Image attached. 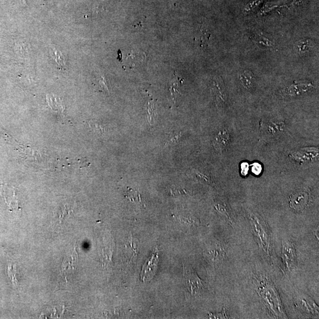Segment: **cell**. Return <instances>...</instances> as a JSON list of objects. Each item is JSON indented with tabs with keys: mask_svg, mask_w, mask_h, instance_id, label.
Returning <instances> with one entry per match:
<instances>
[{
	"mask_svg": "<svg viewBox=\"0 0 319 319\" xmlns=\"http://www.w3.org/2000/svg\"><path fill=\"white\" fill-rule=\"evenodd\" d=\"M259 294L268 309L276 318H287V315L282 303L281 299L272 283L265 277L258 280Z\"/></svg>",
	"mask_w": 319,
	"mask_h": 319,
	"instance_id": "cell-1",
	"label": "cell"
},
{
	"mask_svg": "<svg viewBox=\"0 0 319 319\" xmlns=\"http://www.w3.org/2000/svg\"><path fill=\"white\" fill-rule=\"evenodd\" d=\"M252 229L257 237L262 250L269 258H272V247L270 233L263 218L258 213L249 211L248 213Z\"/></svg>",
	"mask_w": 319,
	"mask_h": 319,
	"instance_id": "cell-2",
	"label": "cell"
},
{
	"mask_svg": "<svg viewBox=\"0 0 319 319\" xmlns=\"http://www.w3.org/2000/svg\"><path fill=\"white\" fill-rule=\"evenodd\" d=\"M184 286L191 296H198L205 289L204 283L189 264L183 263Z\"/></svg>",
	"mask_w": 319,
	"mask_h": 319,
	"instance_id": "cell-3",
	"label": "cell"
},
{
	"mask_svg": "<svg viewBox=\"0 0 319 319\" xmlns=\"http://www.w3.org/2000/svg\"><path fill=\"white\" fill-rule=\"evenodd\" d=\"M296 306L303 313L310 315L318 314V307L314 301L304 294H297L294 297Z\"/></svg>",
	"mask_w": 319,
	"mask_h": 319,
	"instance_id": "cell-4",
	"label": "cell"
},
{
	"mask_svg": "<svg viewBox=\"0 0 319 319\" xmlns=\"http://www.w3.org/2000/svg\"><path fill=\"white\" fill-rule=\"evenodd\" d=\"M158 263V250H156L149 258L141 272V278L144 282L150 281L155 274Z\"/></svg>",
	"mask_w": 319,
	"mask_h": 319,
	"instance_id": "cell-5",
	"label": "cell"
},
{
	"mask_svg": "<svg viewBox=\"0 0 319 319\" xmlns=\"http://www.w3.org/2000/svg\"><path fill=\"white\" fill-rule=\"evenodd\" d=\"M296 250L294 245L289 241H285L283 245V258L284 263L288 270H292L296 264Z\"/></svg>",
	"mask_w": 319,
	"mask_h": 319,
	"instance_id": "cell-6",
	"label": "cell"
},
{
	"mask_svg": "<svg viewBox=\"0 0 319 319\" xmlns=\"http://www.w3.org/2000/svg\"><path fill=\"white\" fill-rule=\"evenodd\" d=\"M212 90L219 106H222L226 104L228 101L225 85L222 78L216 76L213 80Z\"/></svg>",
	"mask_w": 319,
	"mask_h": 319,
	"instance_id": "cell-7",
	"label": "cell"
},
{
	"mask_svg": "<svg viewBox=\"0 0 319 319\" xmlns=\"http://www.w3.org/2000/svg\"><path fill=\"white\" fill-rule=\"evenodd\" d=\"M225 251L218 244H212L207 247L204 251L206 258L212 264L217 265L221 262L225 257Z\"/></svg>",
	"mask_w": 319,
	"mask_h": 319,
	"instance_id": "cell-8",
	"label": "cell"
},
{
	"mask_svg": "<svg viewBox=\"0 0 319 319\" xmlns=\"http://www.w3.org/2000/svg\"><path fill=\"white\" fill-rule=\"evenodd\" d=\"M313 88L311 83L296 84L290 85L283 90V94L288 97H295L306 93Z\"/></svg>",
	"mask_w": 319,
	"mask_h": 319,
	"instance_id": "cell-9",
	"label": "cell"
},
{
	"mask_svg": "<svg viewBox=\"0 0 319 319\" xmlns=\"http://www.w3.org/2000/svg\"><path fill=\"white\" fill-rule=\"evenodd\" d=\"M309 196L305 191H300L294 194L290 201V205L296 211H301L307 207Z\"/></svg>",
	"mask_w": 319,
	"mask_h": 319,
	"instance_id": "cell-10",
	"label": "cell"
},
{
	"mask_svg": "<svg viewBox=\"0 0 319 319\" xmlns=\"http://www.w3.org/2000/svg\"><path fill=\"white\" fill-rule=\"evenodd\" d=\"M46 99H47L49 108L52 109V111L56 113L60 118H65V108L60 99L54 97V96L52 97V96L48 95H46Z\"/></svg>",
	"mask_w": 319,
	"mask_h": 319,
	"instance_id": "cell-11",
	"label": "cell"
},
{
	"mask_svg": "<svg viewBox=\"0 0 319 319\" xmlns=\"http://www.w3.org/2000/svg\"><path fill=\"white\" fill-rule=\"evenodd\" d=\"M318 154V150L314 148H304L300 150L293 154V157L297 161L301 162L311 161L312 160L316 158Z\"/></svg>",
	"mask_w": 319,
	"mask_h": 319,
	"instance_id": "cell-12",
	"label": "cell"
},
{
	"mask_svg": "<svg viewBox=\"0 0 319 319\" xmlns=\"http://www.w3.org/2000/svg\"><path fill=\"white\" fill-rule=\"evenodd\" d=\"M211 35L207 27L205 26L204 23H202L195 32V41L201 47H204L205 45H208Z\"/></svg>",
	"mask_w": 319,
	"mask_h": 319,
	"instance_id": "cell-13",
	"label": "cell"
},
{
	"mask_svg": "<svg viewBox=\"0 0 319 319\" xmlns=\"http://www.w3.org/2000/svg\"><path fill=\"white\" fill-rule=\"evenodd\" d=\"M3 196L5 198L7 204L9 207L12 209L19 208L18 205L17 198L16 196V191L14 189H11L8 186L3 187Z\"/></svg>",
	"mask_w": 319,
	"mask_h": 319,
	"instance_id": "cell-14",
	"label": "cell"
},
{
	"mask_svg": "<svg viewBox=\"0 0 319 319\" xmlns=\"http://www.w3.org/2000/svg\"><path fill=\"white\" fill-rule=\"evenodd\" d=\"M252 39H253V41L254 42L255 44L262 46V47L270 48L274 47L275 46L274 43L268 37L265 36V34L257 30H255L254 32Z\"/></svg>",
	"mask_w": 319,
	"mask_h": 319,
	"instance_id": "cell-15",
	"label": "cell"
},
{
	"mask_svg": "<svg viewBox=\"0 0 319 319\" xmlns=\"http://www.w3.org/2000/svg\"><path fill=\"white\" fill-rule=\"evenodd\" d=\"M239 79L243 86L248 90H253L255 78L251 71L246 70L239 74Z\"/></svg>",
	"mask_w": 319,
	"mask_h": 319,
	"instance_id": "cell-16",
	"label": "cell"
},
{
	"mask_svg": "<svg viewBox=\"0 0 319 319\" xmlns=\"http://www.w3.org/2000/svg\"><path fill=\"white\" fill-rule=\"evenodd\" d=\"M229 135L226 131L220 132L216 137L214 145L217 150L222 151L225 150L229 143Z\"/></svg>",
	"mask_w": 319,
	"mask_h": 319,
	"instance_id": "cell-17",
	"label": "cell"
},
{
	"mask_svg": "<svg viewBox=\"0 0 319 319\" xmlns=\"http://www.w3.org/2000/svg\"><path fill=\"white\" fill-rule=\"evenodd\" d=\"M314 43L310 39H302L296 44V48L300 55L306 54L314 46Z\"/></svg>",
	"mask_w": 319,
	"mask_h": 319,
	"instance_id": "cell-18",
	"label": "cell"
},
{
	"mask_svg": "<svg viewBox=\"0 0 319 319\" xmlns=\"http://www.w3.org/2000/svg\"><path fill=\"white\" fill-rule=\"evenodd\" d=\"M49 52L53 59L55 60V62L60 67H66V60L61 51L56 49L54 46H51L50 48Z\"/></svg>",
	"mask_w": 319,
	"mask_h": 319,
	"instance_id": "cell-19",
	"label": "cell"
},
{
	"mask_svg": "<svg viewBox=\"0 0 319 319\" xmlns=\"http://www.w3.org/2000/svg\"><path fill=\"white\" fill-rule=\"evenodd\" d=\"M175 77H174L171 81V84H170V91L171 92V94L172 95V97H175V94L176 92H179L178 90V88L179 87V85L182 83V82H180V79L179 77H177L176 74H174Z\"/></svg>",
	"mask_w": 319,
	"mask_h": 319,
	"instance_id": "cell-20",
	"label": "cell"
},
{
	"mask_svg": "<svg viewBox=\"0 0 319 319\" xmlns=\"http://www.w3.org/2000/svg\"><path fill=\"white\" fill-rule=\"evenodd\" d=\"M215 209L219 213V214H221L222 215L224 216V217H225L230 223H232L231 216H230L228 209H226L225 206L217 204L215 205Z\"/></svg>",
	"mask_w": 319,
	"mask_h": 319,
	"instance_id": "cell-21",
	"label": "cell"
},
{
	"mask_svg": "<svg viewBox=\"0 0 319 319\" xmlns=\"http://www.w3.org/2000/svg\"><path fill=\"white\" fill-rule=\"evenodd\" d=\"M148 120L150 125H152L155 117V109L154 103L151 101L148 102L147 108Z\"/></svg>",
	"mask_w": 319,
	"mask_h": 319,
	"instance_id": "cell-22",
	"label": "cell"
},
{
	"mask_svg": "<svg viewBox=\"0 0 319 319\" xmlns=\"http://www.w3.org/2000/svg\"><path fill=\"white\" fill-rule=\"evenodd\" d=\"M265 0H253L251 2L248 4V5L245 7L244 9V13L247 14L248 13L251 12L255 8L261 5L262 2H264Z\"/></svg>",
	"mask_w": 319,
	"mask_h": 319,
	"instance_id": "cell-23",
	"label": "cell"
},
{
	"mask_svg": "<svg viewBox=\"0 0 319 319\" xmlns=\"http://www.w3.org/2000/svg\"><path fill=\"white\" fill-rule=\"evenodd\" d=\"M180 137L181 133H173L169 136V140H168V141H167L166 145H169L171 144L178 143Z\"/></svg>",
	"mask_w": 319,
	"mask_h": 319,
	"instance_id": "cell-24",
	"label": "cell"
},
{
	"mask_svg": "<svg viewBox=\"0 0 319 319\" xmlns=\"http://www.w3.org/2000/svg\"><path fill=\"white\" fill-rule=\"evenodd\" d=\"M90 126L95 132L98 134H103L104 133L105 129L102 126L99 125L98 123H91Z\"/></svg>",
	"mask_w": 319,
	"mask_h": 319,
	"instance_id": "cell-25",
	"label": "cell"
},
{
	"mask_svg": "<svg viewBox=\"0 0 319 319\" xmlns=\"http://www.w3.org/2000/svg\"><path fill=\"white\" fill-rule=\"evenodd\" d=\"M209 318H228V315H227L225 308H223L222 313L216 314H209Z\"/></svg>",
	"mask_w": 319,
	"mask_h": 319,
	"instance_id": "cell-26",
	"label": "cell"
},
{
	"mask_svg": "<svg viewBox=\"0 0 319 319\" xmlns=\"http://www.w3.org/2000/svg\"><path fill=\"white\" fill-rule=\"evenodd\" d=\"M99 85L102 89V90H105L108 93H109V88L108 87L107 83H106V79L105 77L102 76L101 79L99 81Z\"/></svg>",
	"mask_w": 319,
	"mask_h": 319,
	"instance_id": "cell-27",
	"label": "cell"
},
{
	"mask_svg": "<svg viewBox=\"0 0 319 319\" xmlns=\"http://www.w3.org/2000/svg\"><path fill=\"white\" fill-rule=\"evenodd\" d=\"M252 172H253L255 175H260L262 171V167L259 163H254L252 166Z\"/></svg>",
	"mask_w": 319,
	"mask_h": 319,
	"instance_id": "cell-28",
	"label": "cell"
},
{
	"mask_svg": "<svg viewBox=\"0 0 319 319\" xmlns=\"http://www.w3.org/2000/svg\"><path fill=\"white\" fill-rule=\"evenodd\" d=\"M248 170H249V167H248L247 163H243L241 165V173H242V175L244 176L247 175Z\"/></svg>",
	"mask_w": 319,
	"mask_h": 319,
	"instance_id": "cell-29",
	"label": "cell"
},
{
	"mask_svg": "<svg viewBox=\"0 0 319 319\" xmlns=\"http://www.w3.org/2000/svg\"><path fill=\"white\" fill-rule=\"evenodd\" d=\"M299 0H293L292 4H291L290 6L293 7L294 6H296L299 4Z\"/></svg>",
	"mask_w": 319,
	"mask_h": 319,
	"instance_id": "cell-30",
	"label": "cell"
},
{
	"mask_svg": "<svg viewBox=\"0 0 319 319\" xmlns=\"http://www.w3.org/2000/svg\"><path fill=\"white\" fill-rule=\"evenodd\" d=\"M22 2L23 3V4H24L25 5H26V0H22Z\"/></svg>",
	"mask_w": 319,
	"mask_h": 319,
	"instance_id": "cell-31",
	"label": "cell"
}]
</instances>
